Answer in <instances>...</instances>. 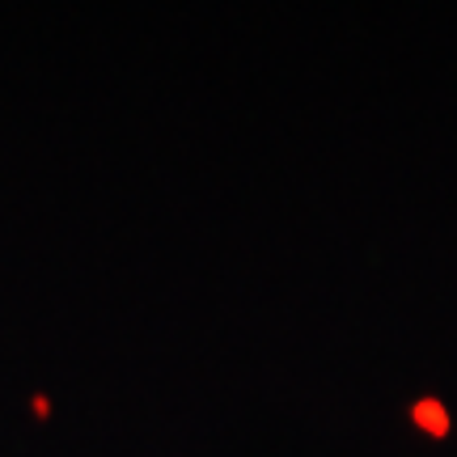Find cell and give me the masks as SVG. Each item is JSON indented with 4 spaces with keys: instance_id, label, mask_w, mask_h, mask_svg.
Here are the masks:
<instances>
[{
    "instance_id": "cell-2",
    "label": "cell",
    "mask_w": 457,
    "mask_h": 457,
    "mask_svg": "<svg viewBox=\"0 0 457 457\" xmlns=\"http://www.w3.org/2000/svg\"><path fill=\"white\" fill-rule=\"evenodd\" d=\"M30 407H34V415H38V420H47V415H51V407H47V398H43V394H38V398H34Z\"/></svg>"
},
{
    "instance_id": "cell-1",
    "label": "cell",
    "mask_w": 457,
    "mask_h": 457,
    "mask_svg": "<svg viewBox=\"0 0 457 457\" xmlns=\"http://www.w3.org/2000/svg\"><path fill=\"white\" fill-rule=\"evenodd\" d=\"M407 415H411V424L420 428L424 436H432V441H449V432H453V415H449V407H445L436 394H420Z\"/></svg>"
}]
</instances>
